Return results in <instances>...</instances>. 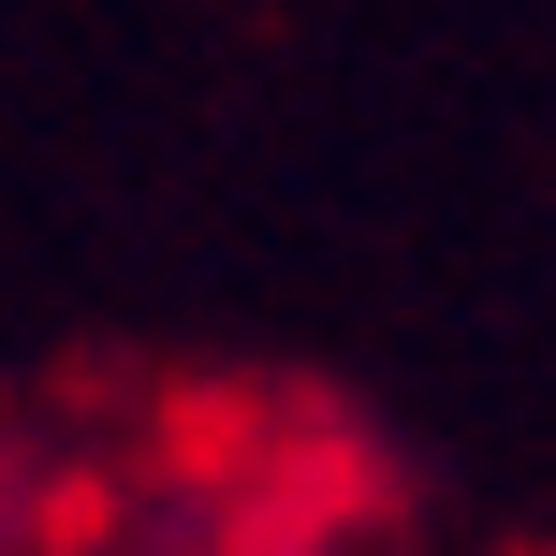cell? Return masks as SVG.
I'll return each instance as SVG.
<instances>
[]
</instances>
